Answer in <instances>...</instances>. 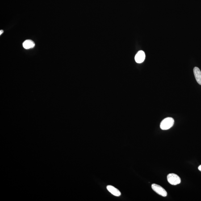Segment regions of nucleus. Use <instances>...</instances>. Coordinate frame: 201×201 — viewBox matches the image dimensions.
I'll return each instance as SVG.
<instances>
[{"label": "nucleus", "mask_w": 201, "mask_h": 201, "mask_svg": "<svg viewBox=\"0 0 201 201\" xmlns=\"http://www.w3.org/2000/svg\"><path fill=\"white\" fill-rule=\"evenodd\" d=\"M174 119L171 117L165 118L161 122L160 124V128L162 130H167L169 129L173 126L174 124Z\"/></svg>", "instance_id": "1"}, {"label": "nucleus", "mask_w": 201, "mask_h": 201, "mask_svg": "<svg viewBox=\"0 0 201 201\" xmlns=\"http://www.w3.org/2000/svg\"><path fill=\"white\" fill-rule=\"evenodd\" d=\"M167 180L169 184L172 185H177L181 183V178L177 174L171 173L168 175Z\"/></svg>", "instance_id": "2"}, {"label": "nucleus", "mask_w": 201, "mask_h": 201, "mask_svg": "<svg viewBox=\"0 0 201 201\" xmlns=\"http://www.w3.org/2000/svg\"><path fill=\"white\" fill-rule=\"evenodd\" d=\"M152 188L157 194L162 197H166L167 193L163 188L156 184H153L152 185Z\"/></svg>", "instance_id": "3"}, {"label": "nucleus", "mask_w": 201, "mask_h": 201, "mask_svg": "<svg viewBox=\"0 0 201 201\" xmlns=\"http://www.w3.org/2000/svg\"><path fill=\"white\" fill-rule=\"evenodd\" d=\"M145 59V54L144 51H140L135 56V60L136 62L140 64L144 62Z\"/></svg>", "instance_id": "4"}, {"label": "nucleus", "mask_w": 201, "mask_h": 201, "mask_svg": "<svg viewBox=\"0 0 201 201\" xmlns=\"http://www.w3.org/2000/svg\"><path fill=\"white\" fill-rule=\"evenodd\" d=\"M194 76L197 82L201 85V71L198 67H195L193 69Z\"/></svg>", "instance_id": "5"}, {"label": "nucleus", "mask_w": 201, "mask_h": 201, "mask_svg": "<svg viewBox=\"0 0 201 201\" xmlns=\"http://www.w3.org/2000/svg\"><path fill=\"white\" fill-rule=\"evenodd\" d=\"M22 45L25 49H29L35 47V44L32 40H27L23 42Z\"/></svg>", "instance_id": "6"}, {"label": "nucleus", "mask_w": 201, "mask_h": 201, "mask_svg": "<svg viewBox=\"0 0 201 201\" xmlns=\"http://www.w3.org/2000/svg\"><path fill=\"white\" fill-rule=\"evenodd\" d=\"M108 190L114 195L116 196H119L121 195L120 192L118 189L115 188L114 186H108L107 187Z\"/></svg>", "instance_id": "7"}, {"label": "nucleus", "mask_w": 201, "mask_h": 201, "mask_svg": "<svg viewBox=\"0 0 201 201\" xmlns=\"http://www.w3.org/2000/svg\"><path fill=\"white\" fill-rule=\"evenodd\" d=\"M198 169L201 172V165H200V166L198 167Z\"/></svg>", "instance_id": "8"}, {"label": "nucleus", "mask_w": 201, "mask_h": 201, "mask_svg": "<svg viewBox=\"0 0 201 201\" xmlns=\"http://www.w3.org/2000/svg\"><path fill=\"white\" fill-rule=\"evenodd\" d=\"M3 30H1V31H0V35H2V34L3 33Z\"/></svg>", "instance_id": "9"}]
</instances>
